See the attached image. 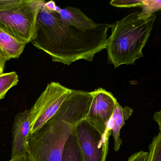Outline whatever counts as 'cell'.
<instances>
[{
	"mask_svg": "<svg viewBox=\"0 0 161 161\" xmlns=\"http://www.w3.org/2000/svg\"><path fill=\"white\" fill-rule=\"evenodd\" d=\"M111 25L99 23L83 32L66 25L58 13L42 6L31 43L45 52L54 62L69 65L80 60L92 62L96 53L106 49Z\"/></svg>",
	"mask_w": 161,
	"mask_h": 161,
	"instance_id": "6da1fadb",
	"label": "cell"
},
{
	"mask_svg": "<svg viewBox=\"0 0 161 161\" xmlns=\"http://www.w3.org/2000/svg\"><path fill=\"white\" fill-rule=\"evenodd\" d=\"M92 98L91 92L72 89L54 115L31 135V161H62L67 140L85 118Z\"/></svg>",
	"mask_w": 161,
	"mask_h": 161,
	"instance_id": "7a4b0ae2",
	"label": "cell"
},
{
	"mask_svg": "<svg viewBox=\"0 0 161 161\" xmlns=\"http://www.w3.org/2000/svg\"><path fill=\"white\" fill-rule=\"evenodd\" d=\"M139 14H129L111 25L106 49L108 63L115 68L123 64L134 65L135 61L144 57L142 50L150 36L156 15L140 19Z\"/></svg>",
	"mask_w": 161,
	"mask_h": 161,
	"instance_id": "3957f363",
	"label": "cell"
},
{
	"mask_svg": "<svg viewBox=\"0 0 161 161\" xmlns=\"http://www.w3.org/2000/svg\"><path fill=\"white\" fill-rule=\"evenodd\" d=\"M43 0H0V29L26 44L34 36Z\"/></svg>",
	"mask_w": 161,
	"mask_h": 161,
	"instance_id": "277c9868",
	"label": "cell"
},
{
	"mask_svg": "<svg viewBox=\"0 0 161 161\" xmlns=\"http://www.w3.org/2000/svg\"><path fill=\"white\" fill-rule=\"evenodd\" d=\"M71 90L58 82L48 84L30 110L31 134L37 131L54 115Z\"/></svg>",
	"mask_w": 161,
	"mask_h": 161,
	"instance_id": "5b68a950",
	"label": "cell"
},
{
	"mask_svg": "<svg viewBox=\"0 0 161 161\" xmlns=\"http://www.w3.org/2000/svg\"><path fill=\"white\" fill-rule=\"evenodd\" d=\"M93 98L85 120L101 136L103 161H106L108 144L106 142V130L118 102L111 92L99 87L91 91Z\"/></svg>",
	"mask_w": 161,
	"mask_h": 161,
	"instance_id": "8992f818",
	"label": "cell"
},
{
	"mask_svg": "<svg viewBox=\"0 0 161 161\" xmlns=\"http://www.w3.org/2000/svg\"><path fill=\"white\" fill-rule=\"evenodd\" d=\"M83 161H103L102 138L85 119L74 132Z\"/></svg>",
	"mask_w": 161,
	"mask_h": 161,
	"instance_id": "52a82bcc",
	"label": "cell"
},
{
	"mask_svg": "<svg viewBox=\"0 0 161 161\" xmlns=\"http://www.w3.org/2000/svg\"><path fill=\"white\" fill-rule=\"evenodd\" d=\"M30 110L19 113L15 117L13 124L12 158L18 155L28 154L31 136Z\"/></svg>",
	"mask_w": 161,
	"mask_h": 161,
	"instance_id": "ba28073f",
	"label": "cell"
},
{
	"mask_svg": "<svg viewBox=\"0 0 161 161\" xmlns=\"http://www.w3.org/2000/svg\"><path fill=\"white\" fill-rule=\"evenodd\" d=\"M133 113V110L129 106L122 107L118 102L116 104L114 113L108 123L105 133L106 141H109L111 134L114 139V150L118 152L120 149L122 143L120 138V132L125 121L130 117Z\"/></svg>",
	"mask_w": 161,
	"mask_h": 161,
	"instance_id": "9c48e42d",
	"label": "cell"
},
{
	"mask_svg": "<svg viewBox=\"0 0 161 161\" xmlns=\"http://www.w3.org/2000/svg\"><path fill=\"white\" fill-rule=\"evenodd\" d=\"M58 14L66 25L73 26L83 32L96 29L99 24L93 21L81 10L75 7H67L61 9Z\"/></svg>",
	"mask_w": 161,
	"mask_h": 161,
	"instance_id": "30bf717a",
	"label": "cell"
},
{
	"mask_svg": "<svg viewBox=\"0 0 161 161\" xmlns=\"http://www.w3.org/2000/svg\"><path fill=\"white\" fill-rule=\"evenodd\" d=\"M27 44L0 29V53L5 62L18 58Z\"/></svg>",
	"mask_w": 161,
	"mask_h": 161,
	"instance_id": "8fae6325",
	"label": "cell"
},
{
	"mask_svg": "<svg viewBox=\"0 0 161 161\" xmlns=\"http://www.w3.org/2000/svg\"><path fill=\"white\" fill-rule=\"evenodd\" d=\"M62 161H83L74 133L67 140L63 151Z\"/></svg>",
	"mask_w": 161,
	"mask_h": 161,
	"instance_id": "7c38bea8",
	"label": "cell"
},
{
	"mask_svg": "<svg viewBox=\"0 0 161 161\" xmlns=\"http://www.w3.org/2000/svg\"><path fill=\"white\" fill-rule=\"evenodd\" d=\"M19 77L15 71L0 74V100L5 97L9 90L17 85Z\"/></svg>",
	"mask_w": 161,
	"mask_h": 161,
	"instance_id": "4fadbf2b",
	"label": "cell"
},
{
	"mask_svg": "<svg viewBox=\"0 0 161 161\" xmlns=\"http://www.w3.org/2000/svg\"><path fill=\"white\" fill-rule=\"evenodd\" d=\"M147 161H161V132L153 138L148 146Z\"/></svg>",
	"mask_w": 161,
	"mask_h": 161,
	"instance_id": "5bb4252c",
	"label": "cell"
},
{
	"mask_svg": "<svg viewBox=\"0 0 161 161\" xmlns=\"http://www.w3.org/2000/svg\"><path fill=\"white\" fill-rule=\"evenodd\" d=\"M140 7L142 8V11L139 13L138 18H147L161 10V1L160 0H144Z\"/></svg>",
	"mask_w": 161,
	"mask_h": 161,
	"instance_id": "9a60e30c",
	"label": "cell"
},
{
	"mask_svg": "<svg viewBox=\"0 0 161 161\" xmlns=\"http://www.w3.org/2000/svg\"><path fill=\"white\" fill-rule=\"evenodd\" d=\"M144 0H128V1H112L110 2L111 5L119 8H132L140 7L144 2Z\"/></svg>",
	"mask_w": 161,
	"mask_h": 161,
	"instance_id": "2e32d148",
	"label": "cell"
},
{
	"mask_svg": "<svg viewBox=\"0 0 161 161\" xmlns=\"http://www.w3.org/2000/svg\"><path fill=\"white\" fill-rule=\"evenodd\" d=\"M147 152L140 151L133 153L127 161H147Z\"/></svg>",
	"mask_w": 161,
	"mask_h": 161,
	"instance_id": "e0dca14e",
	"label": "cell"
},
{
	"mask_svg": "<svg viewBox=\"0 0 161 161\" xmlns=\"http://www.w3.org/2000/svg\"><path fill=\"white\" fill-rule=\"evenodd\" d=\"M8 161H31L29 155L27 153L16 155L11 158V160Z\"/></svg>",
	"mask_w": 161,
	"mask_h": 161,
	"instance_id": "ac0fdd59",
	"label": "cell"
},
{
	"mask_svg": "<svg viewBox=\"0 0 161 161\" xmlns=\"http://www.w3.org/2000/svg\"><path fill=\"white\" fill-rule=\"evenodd\" d=\"M44 6L50 11L55 12L57 6L56 5L54 2L51 1L45 3L44 4Z\"/></svg>",
	"mask_w": 161,
	"mask_h": 161,
	"instance_id": "d6986e66",
	"label": "cell"
},
{
	"mask_svg": "<svg viewBox=\"0 0 161 161\" xmlns=\"http://www.w3.org/2000/svg\"><path fill=\"white\" fill-rule=\"evenodd\" d=\"M161 111L158 112H156L154 113L153 115V119L154 121H156L158 123V126H159V131L161 132Z\"/></svg>",
	"mask_w": 161,
	"mask_h": 161,
	"instance_id": "ffe728a7",
	"label": "cell"
},
{
	"mask_svg": "<svg viewBox=\"0 0 161 161\" xmlns=\"http://www.w3.org/2000/svg\"><path fill=\"white\" fill-rule=\"evenodd\" d=\"M6 62L0 53V74L3 73Z\"/></svg>",
	"mask_w": 161,
	"mask_h": 161,
	"instance_id": "44dd1931",
	"label": "cell"
}]
</instances>
